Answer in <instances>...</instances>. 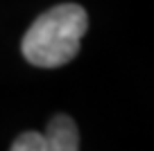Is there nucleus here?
I'll return each mask as SVG.
<instances>
[{
  "label": "nucleus",
  "mask_w": 154,
  "mask_h": 151,
  "mask_svg": "<svg viewBox=\"0 0 154 151\" xmlns=\"http://www.w3.org/2000/svg\"><path fill=\"white\" fill-rule=\"evenodd\" d=\"M88 29V16L82 5L63 2L50 7L25 32L20 52L36 68H59L77 57L82 36Z\"/></svg>",
  "instance_id": "f257e3e1"
},
{
  "label": "nucleus",
  "mask_w": 154,
  "mask_h": 151,
  "mask_svg": "<svg viewBox=\"0 0 154 151\" xmlns=\"http://www.w3.org/2000/svg\"><path fill=\"white\" fill-rule=\"evenodd\" d=\"M43 151H79V131L72 117L54 115L43 131Z\"/></svg>",
  "instance_id": "f03ea898"
},
{
  "label": "nucleus",
  "mask_w": 154,
  "mask_h": 151,
  "mask_svg": "<svg viewBox=\"0 0 154 151\" xmlns=\"http://www.w3.org/2000/svg\"><path fill=\"white\" fill-rule=\"evenodd\" d=\"M9 151H43V133L25 131L14 140Z\"/></svg>",
  "instance_id": "7ed1b4c3"
}]
</instances>
